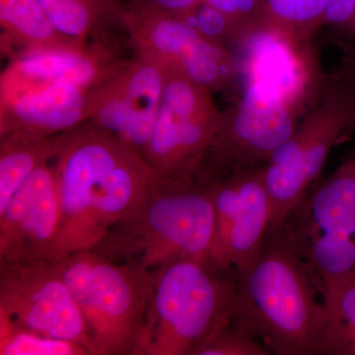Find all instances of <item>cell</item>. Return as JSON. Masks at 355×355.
<instances>
[{
    "label": "cell",
    "mask_w": 355,
    "mask_h": 355,
    "mask_svg": "<svg viewBox=\"0 0 355 355\" xmlns=\"http://www.w3.org/2000/svg\"><path fill=\"white\" fill-rule=\"evenodd\" d=\"M53 165L60 214L53 263L93 249L158 179L141 153L91 121L69 132Z\"/></svg>",
    "instance_id": "1"
},
{
    "label": "cell",
    "mask_w": 355,
    "mask_h": 355,
    "mask_svg": "<svg viewBox=\"0 0 355 355\" xmlns=\"http://www.w3.org/2000/svg\"><path fill=\"white\" fill-rule=\"evenodd\" d=\"M272 241L238 273L230 324L270 354H321L324 307L317 300L312 272L293 250Z\"/></svg>",
    "instance_id": "2"
},
{
    "label": "cell",
    "mask_w": 355,
    "mask_h": 355,
    "mask_svg": "<svg viewBox=\"0 0 355 355\" xmlns=\"http://www.w3.org/2000/svg\"><path fill=\"white\" fill-rule=\"evenodd\" d=\"M214 232L209 184L197 177L157 179L91 250L151 275L179 259H210Z\"/></svg>",
    "instance_id": "3"
},
{
    "label": "cell",
    "mask_w": 355,
    "mask_h": 355,
    "mask_svg": "<svg viewBox=\"0 0 355 355\" xmlns=\"http://www.w3.org/2000/svg\"><path fill=\"white\" fill-rule=\"evenodd\" d=\"M211 259H179L151 273L153 291L130 355H196L230 322L238 273Z\"/></svg>",
    "instance_id": "4"
},
{
    "label": "cell",
    "mask_w": 355,
    "mask_h": 355,
    "mask_svg": "<svg viewBox=\"0 0 355 355\" xmlns=\"http://www.w3.org/2000/svg\"><path fill=\"white\" fill-rule=\"evenodd\" d=\"M355 111V62L329 77L316 103L299 121L295 132L263 166L270 202L268 238L275 239L305 200Z\"/></svg>",
    "instance_id": "5"
},
{
    "label": "cell",
    "mask_w": 355,
    "mask_h": 355,
    "mask_svg": "<svg viewBox=\"0 0 355 355\" xmlns=\"http://www.w3.org/2000/svg\"><path fill=\"white\" fill-rule=\"evenodd\" d=\"M53 263L80 308L95 355L132 354L153 291L151 275L93 250Z\"/></svg>",
    "instance_id": "6"
},
{
    "label": "cell",
    "mask_w": 355,
    "mask_h": 355,
    "mask_svg": "<svg viewBox=\"0 0 355 355\" xmlns=\"http://www.w3.org/2000/svg\"><path fill=\"white\" fill-rule=\"evenodd\" d=\"M300 231L275 239L291 248L320 282L355 275V153L343 159L330 177L297 209Z\"/></svg>",
    "instance_id": "7"
},
{
    "label": "cell",
    "mask_w": 355,
    "mask_h": 355,
    "mask_svg": "<svg viewBox=\"0 0 355 355\" xmlns=\"http://www.w3.org/2000/svg\"><path fill=\"white\" fill-rule=\"evenodd\" d=\"M166 72L162 99L144 156L158 179L196 177L216 137L222 112L209 88L180 70Z\"/></svg>",
    "instance_id": "8"
},
{
    "label": "cell",
    "mask_w": 355,
    "mask_h": 355,
    "mask_svg": "<svg viewBox=\"0 0 355 355\" xmlns=\"http://www.w3.org/2000/svg\"><path fill=\"white\" fill-rule=\"evenodd\" d=\"M303 116L257 89L241 87L234 105L222 112L216 137L196 176L209 184L266 165L291 139Z\"/></svg>",
    "instance_id": "9"
},
{
    "label": "cell",
    "mask_w": 355,
    "mask_h": 355,
    "mask_svg": "<svg viewBox=\"0 0 355 355\" xmlns=\"http://www.w3.org/2000/svg\"><path fill=\"white\" fill-rule=\"evenodd\" d=\"M0 316L95 355L80 308L53 261H0Z\"/></svg>",
    "instance_id": "10"
},
{
    "label": "cell",
    "mask_w": 355,
    "mask_h": 355,
    "mask_svg": "<svg viewBox=\"0 0 355 355\" xmlns=\"http://www.w3.org/2000/svg\"><path fill=\"white\" fill-rule=\"evenodd\" d=\"M233 53L241 87L257 89L302 116L330 77L322 73L311 42L289 38L263 25L250 33Z\"/></svg>",
    "instance_id": "11"
},
{
    "label": "cell",
    "mask_w": 355,
    "mask_h": 355,
    "mask_svg": "<svg viewBox=\"0 0 355 355\" xmlns=\"http://www.w3.org/2000/svg\"><path fill=\"white\" fill-rule=\"evenodd\" d=\"M209 187L216 212L210 259L241 273L259 258L268 239L270 202L263 166L217 178Z\"/></svg>",
    "instance_id": "12"
},
{
    "label": "cell",
    "mask_w": 355,
    "mask_h": 355,
    "mask_svg": "<svg viewBox=\"0 0 355 355\" xmlns=\"http://www.w3.org/2000/svg\"><path fill=\"white\" fill-rule=\"evenodd\" d=\"M166 67L133 53L123 58L101 83L89 91L96 127L113 133L144 155L157 116Z\"/></svg>",
    "instance_id": "13"
},
{
    "label": "cell",
    "mask_w": 355,
    "mask_h": 355,
    "mask_svg": "<svg viewBox=\"0 0 355 355\" xmlns=\"http://www.w3.org/2000/svg\"><path fill=\"white\" fill-rule=\"evenodd\" d=\"M60 217L55 169L46 163L0 210V261H53Z\"/></svg>",
    "instance_id": "14"
},
{
    "label": "cell",
    "mask_w": 355,
    "mask_h": 355,
    "mask_svg": "<svg viewBox=\"0 0 355 355\" xmlns=\"http://www.w3.org/2000/svg\"><path fill=\"white\" fill-rule=\"evenodd\" d=\"M89 89L58 83L1 92L0 133L58 135L80 127L90 116Z\"/></svg>",
    "instance_id": "15"
},
{
    "label": "cell",
    "mask_w": 355,
    "mask_h": 355,
    "mask_svg": "<svg viewBox=\"0 0 355 355\" xmlns=\"http://www.w3.org/2000/svg\"><path fill=\"white\" fill-rule=\"evenodd\" d=\"M123 58L119 50L99 44L81 49L27 51L10 58L1 74V92L58 83L76 84L90 90Z\"/></svg>",
    "instance_id": "16"
},
{
    "label": "cell",
    "mask_w": 355,
    "mask_h": 355,
    "mask_svg": "<svg viewBox=\"0 0 355 355\" xmlns=\"http://www.w3.org/2000/svg\"><path fill=\"white\" fill-rule=\"evenodd\" d=\"M53 26L83 44H99L120 50L125 0H36ZM128 38V37H127Z\"/></svg>",
    "instance_id": "17"
},
{
    "label": "cell",
    "mask_w": 355,
    "mask_h": 355,
    "mask_svg": "<svg viewBox=\"0 0 355 355\" xmlns=\"http://www.w3.org/2000/svg\"><path fill=\"white\" fill-rule=\"evenodd\" d=\"M0 27L1 50L10 58L27 51L88 46L58 31L36 0H0Z\"/></svg>",
    "instance_id": "18"
},
{
    "label": "cell",
    "mask_w": 355,
    "mask_h": 355,
    "mask_svg": "<svg viewBox=\"0 0 355 355\" xmlns=\"http://www.w3.org/2000/svg\"><path fill=\"white\" fill-rule=\"evenodd\" d=\"M69 132L58 135L0 133V210L33 173L42 165L53 162L67 144Z\"/></svg>",
    "instance_id": "19"
},
{
    "label": "cell",
    "mask_w": 355,
    "mask_h": 355,
    "mask_svg": "<svg viewBox=\"0 0 355 355\" xmlns=\"http://www.w3.org/2000/svg\"><path fill=\"white\" fill-rule=\"evenodd\" d=\"M321 291L324 307L321 354L355 355V277Z\"/></svg>",
    "instance_id": "20"
},
{
    "label": "cell",
    "mask_w": 355,
    "mask_h": 355,
    "mask_svg": "<svg viewBox=\"0 0 355 355\" xmlns=\"http://www.w3.org/2000/svg\"><path fill=\"white\" fill-rule=\"evenodd\" d=\"M331 0H265L263 25L302 42L321 29Z\"/></svg>",
    "instance_id": "21"
},
{
    "label": "cell",
    "mask_w": 355,
    "mask_h": 355,
    "mask_svg": "<svg viewBox=\"0 0 355 355\" xmlns=\"http://www.w3.org/2000/svg\"><path fill=\"white\" fill-rule=\"evenodd\" d=\"M83 345L44 335L0 316V355H90Z\"/></svg>",
    "instance_id": "22"
},
{
    "label": "cell",
    "mask_w": 355,
    "mask_h": 355,
    "mask_svg": "<svg viewBox=\"0 0 355 355\" xmlns=\"http://www.w3.org/2000/svg\"><path fill=\"white\" fill-rule=\"evenodd\" d=\"M182 19L197 30L203 38L234 51L248 33L225 13L205 2H200Z\"/></svg>",
    "instance_id": "23"
},
{
    "label": "cell",
    "mask_w": 355,
    "mask_h": 355,
    "mask_svg": "<svg viewBox=\"0 0 355 355\" xmlns=\"http://www.w3.org/2000/svg\"><path fill=\"white\" fill-rule=\"evenodd\" d=\"M321 28L350 58H355V0H331Z\"/></svg>",
    "instance_id": "24"
},
{
    "label": "cell",
    "mask_w": 355,
    "mask_h": 355,
    "mask_svg": "<svg viewBox=\"0 0 355 355\" xmlns=\"http://www.w3.org/2000/svg\"><path fill=\"white\" fill-rule=\"evenodd\" d=\"M263 343L229 322L196 355H268Z\"/></svg>",
    "instance_id": "25"
},
{
    "label": "cell",
    "mask_w": 355,
    "mask_h": 355,
    "mask_svg": "<svg viewBox=\"0 0 355 355\" xmlns=\"http://www.w3.org/2000/svg\"><path fill=\"white\" fill-rule=\"evenodd\" d=\"M232 18L250 34L263 25L265 0H202Z\"/></svg>",
    "instance_id": "26"
},
{
    "label": "cell",
    "mask_w": 355,
    "mask_h": 355,
    "mask_svg": "<svg viewBox=\"0 0 355 355\" xmlns=\"http://www.w3.org/2000/svg\"><path fill=\"white\" fill-rule=\"evenodd\" d=\"M139 1L182 18L200 3L202 0H139Z\"/></svg>",
    "instance_id": "27"
},
{
    "label": "cell",
    "mask_w": 355,
    "mask_h": 355,
    "mask_svg": "<svg viewBox=\"0 0 355 355\" xmlns=\"http://www.w3.org/2000/svg\"><path fill=\"white\" fill-rule=\"evenodd\" d=\"M349 132H352V130H355V111L354 116H352V121H350L349 128H347Z\"/></svg>",
    "instance_id": "28"
}]
</instances>
